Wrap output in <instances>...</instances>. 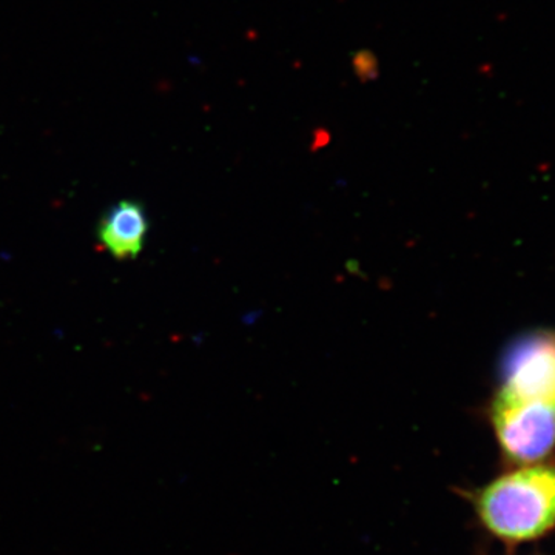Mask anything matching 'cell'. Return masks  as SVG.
I'll return each mask as SVG.
<instances>
[{
	"label": "cell",
	"mask_w": 555,
	"mask_h": 555,
	"mask_svg": "<svg viewBox=\"0 0 555 555\" xmlns=\"http://www.w3.org/2000/svg\"><path fill=\"white\" fill-rule=\"evenodd\" d=\"M491 422L503 455L513 465H534L553 454L555 332H531L509 347Z\"/></svg>",
	"instance_id": "1"
},
{
	"label": "cell",
	"mask_w": 555,
	"mask_h": 555,
	"mask_svg": "<svg viewBox=\"0 0 555 555\" xmlns=\"http://www.w3.org/2000/svg\"><path fill=\"white\" fill-rule=\"evenodd\" d=\"M486 531L506 545L534 542L555 529V463H534L469 495Z\"/></svg>",
	"instance_id": "2"
},
{
	"label": "cell",
	"mask_w": 555,
	"mask_h": 555,
	"mask_svg": "<svg viewBox=\"0 0 555 555\" xmlns=\"http://www.w3.org/2000/svg\"><path fill=\"white\" fill-rule=\"evenodd\" d=\"M149 219L134 199H122L108 208L98 225V241L118 261L134 259L144 248Z\"/></svg>",
	"instance_id": "3"
},
{
	"label": "cell",
	"mask_w": 555,
	"mask_h": 555,
	"mask_svg": "<svg viewBox=\"0 0 555 555\" xmlns=\"http://www.w3.org/2000/svg\"><path fill=\"white\" fill-rule=\"evenodd\" d=\"M352 67L356 69L357 78L363 82H371L378 78V60L371 50H360L353 54Z\"/></svg>",
	"instance_id": "4"
}]
</instances>
